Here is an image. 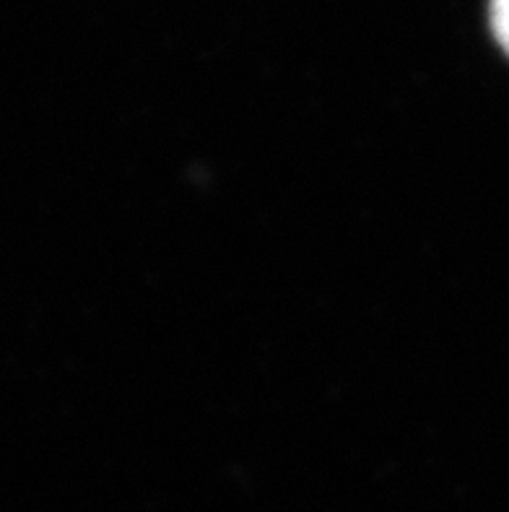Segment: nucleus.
Listing matches in <instances>:
<instances>
[{
  "label": "nucleus",
  "instance_id": "obj_1",
  "mask_svg": "<svg viewBox=\"0 0 509 512\" xmlns=\"http://www.w3.org/2000/svg\"><path fill=\"white\" fill-rule=\"evenodd\" d=\"M489 19L491 29H494V37H497L502 50L509 55V0H491Z\"/></svg>",
  "mask_w": 509,
  "mask_h": 512
}]
</instances>
